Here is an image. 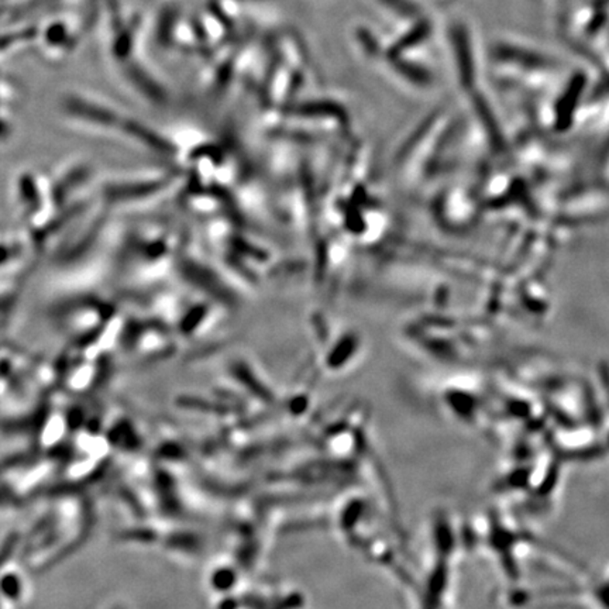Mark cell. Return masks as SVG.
Instances as JSON below:
<instances>
[{
    "instance_id": "6da1fadb",
    "label": "cell",
    "mask_w": 609,
    "mask_h": 609,
    "mask_svg": "<svg viewBox=\"0 0 609 609\" xmlns=\"http://www.w3.org/2000/svg\"><path fill=\"white\" fill-rule=\"evenodd\" d=\"M379 4L385 9L391 10L392 13H397L408 19L421 17V9L412 0H379Z\"/></svg>"
},
{
    "instance_id": "7a4b0ae2",
    "label": "cell",
    "mask_w": 609,
    "mask_h": 609,
    "mask_svg": "<svg viewBox=\"0 0 609 609\" xmlns=\"http://www.w3.org/2000/svg\"><path fill=\"white\" fill-rule=\"evenodd\" d=\"M240 2H241V0H240Z\"/></svg>"
}]
</instances>
